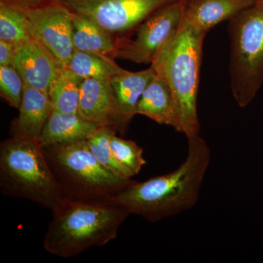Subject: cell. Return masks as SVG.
Masks as SVG:
<instances>
[{"instance_id":"obj_14","label":"cell","mask_w":263,"mask_h":263,"mask_svg":"<svg viewBox=\"0 0 263 263\" xmlns=\"http://www.w3.org/2000/svg\"><path fill=\"white\" fill-rule=\"evenodd\" d=\"M257 0H186L183 22L209 32L221 22L231 20Z\"/></svg>"},{"instance_id":"obj_5","label":"cell","mask_w":263,"mask_h":263,"mask_svg":"<svg viewBox=\"0 0 263 263\" xmlns=\"http://www.w3.org/2000/svg\"><path fill=\"white\" fill-rule=\"evenodd\" d=\"M43 148L65 198L110 201L133 181L105 169L86 141Z\"/></svg>"},{"instance_id":"obj_25","label":"cell","mask_w":263,"mask_h":263,"mask_svg":"<svg viewBox=\"0 0 263 263\" xmlns=\"http://www.w3.org/2000/svg\"><path fill=\"white\" fill-rule=\"evenodd\" d=\"M10 5L18 8L22 10H27L32 9V8H37L43 4L51 2L52 0H0Z\"/></svg>"},{"instance_id":"obj_23","label":"cell","mask_w":263,"mask_h":263,"mask_svg":"<svg viewBox=\"0 0 263 263\" xmlns=\"http://www.w3.org/2000/svg\"><path fill=\"white\" fill-rule=\"evenodd\" d=\"M24 82L14 66H0V95L12 108L18 109Z\"/></svg>"},{"instance_id":"obj_20","label":"cell","mask_w":263,"mask_h":263,"mask_svg":"<svg viewBox=\"0 0 263 263\" xmlns=\"http://www.w3.org/2000/svg\"><path fill=\"white\" fill-rule=\"evenodd\" d=\"M31 40L24 10L0 1V41L17 48Z\"/></svg>"},{"instance_id":"obj_18","label":"cell","mask_w":263,"mask_h":263,"mask_svg":"<svg viewBox=\"0 0 263 263\" xmlns=\"http://www.w3.org/2000/svg\"><path fill=\"white\" fill-rule=\"evenodd\" d=\"M66 67L81 79L101 80H110L124 70L111 57L76 49Z\"/></svg>"},{"instance_id":"obj_17","label":"cell","mask_w":263,"mask_h":263,"mask_svg":"<svg viewBox=\"0 0 263 263\" xmlns=\"http://www.w3.org/2000/svg\"><path fill=\"white\" fill-rule=\"evenodd\" d=\"M72 43L79 51L89 52L114 59L117 40L94 21L72 13Z\"/></svg>"},{"instance_id":"obj_8","label":"cell","mask_w":263,"mask_h":263,"mask_svg":"<svg viewBox=\"0 0 263 263\" xmlns=\"http://www.w3.org/2000/svg\"><path fill=\"white\" fill-rule=\"evenodd\" d=\"M186 0L166 5L137 28L136 37L117 41L114 59L152 65L172 41L183 23Z\"/></svg>"},{"instance_id":"obj_3","label":"cell","mask_w":263,"mask_h":263,"mask_svg":"<svg viewBox=\"0 0 263 263\" xmlns=\"http://www.w3.org/2000/svg\"><path fill=\"white\" fill-rule=\"evenodd\" d=\"M0 190L51 211L65 198L39 142L17 137L0 144Z\"/></svg>"},{"instance_id":"obj_16","label":"cell","mask_w":263,"mask_h":263,"mask_svg":"<svg viewBox=\"0 0 263 263\" xmlns=\"http://www.w3.org/2000/svg\"><path fill=\"white\" fill-rule=\"evenodd\" d=\"M99 127L79 113H62L53 110L45 125L39 143L45 148L86 141Z\"/></svg>"},{"instance_id":"obj_22","label":"cell","mask_w":263,"mask_h":263,"mask_svg":"<svg viewBox=\"0 0 263 263\" xmlns=\"http://www.w3.org/2000/svg\"><path fill=\"white\" fill-rule=\"evenodd\" d=\"M115 132L110 135V146L119 163L122 164L131 176L139 174L146 164L143 157V149L136 142L123 139L117 136Z\"/></svg>"},{"instance_id":"obj_9","label":"cell","mask_w":263,"mask_h":263,"mask_svg":"<svg viewBox=\"0 0 263 263\" xmlns=\"http://www.w3.org/2000/svg\"><path fill=\"white\" fill-rule=\"evenodd\" d=\"M24 12L31 37L67 67L75 51L72 43V12L59 0H52Z\"/></svg>"},{"instance_id":"obj_2","label":"cell","mask_w":263,"mask_h":263,"mask_svg":"<svg viewBox=\"0 0 263 263\" xmlns=\"http://www.w3.org/2000/svg\"><path fill=\"white\" fill-rule=\"evenodd\" d=\"M52 212L43 248L62 258L108 245L117 238L122 223L130 215L111 202L68 198L64 199Z\"/></svg>"},{"instance_id":"obj_1","label":"cell","mask_w":263,"mask_h":263,"mask_svg":"<svg viewBox=\"0 0 263 263\" xmlns=\"http://www.w3.org/2000/svg\"><path fill=\"white\" fill-rule=\"evenodd\" d=\"M186 159L177 169L143 182L132 181L110 201L150 222L193 209L211 162V150L199 136L187 138Z\"/></svg>"},{"instance_id":"obj_11","label":"cell","mask_w":263,"mask_h":263,"mask_svg":"<svg viewBox=\"0 0 263 263\" xmlns=\"http://www.w3.org/2000/svg\"><path fill=\"white\" fill-rule=\"evenodd\" d=\"M155 70L152 65L146 70L132 72L123 70L110 80L115 103L116 132L124 135L135 116L137 106L142 94L152 77Z\"/></svg>"},{"instance_id":"obj_19","label":"cell","mask_w":263,"mask_h":263,"mask_svg":"<svg viewBox=\"0 0 263 263\" xmlns=\"http://www.w3.org/2000/svg\"><path fill=\"white\" fill-rule=\"evenodd\" d=\"M83 80L67 67H64L48 89V95L53 110L62 113H78Z\"/></svg>"},{"instance_id":"obj_24","label":"cell","mask_w":263,"mask_h":263,"mask_svg":"<svg viewBox=\"0 0 263 263\" xmlns=\"http://www.w3.org/2000/svg\"><path fill=\"white\" fill-rule=\"evenodd\" d=\"M15 51L13 45L0 41V66H13Z\"/></svg>"},{"instance_id":"obj_7","label":"cell","mask_w":263,"mask_h":263,"mask_svg":"<svg viewBox=\"0 0 263 263\" xmlns=\"http://www.w3.org/2000/svg\"><path fill=\"white\" fill-rule=\"evenodd\" d=\"M74 13L91 19L118 41L130 38L157 10L179 0H59Z\"/></svg>"},{"instance_id":"obj_15","label":"cell","mask_w":263,"mask_h":263,"mask_svg":"<svg viewBox=\"0 0 263 263\" xmlns=\"http://www.w3.org/2000/svg\"><path fill=\"white\" fill-rule=\"evenodd\" d=\"M78 113L99 127H110L116 132L115 103L110 80H83Z\"/></svg>"},{"instance_id":"obj_21","label":"cell","mask_w":263,"mask_h":263,"mask_svg":"<svg viewBox=\"0 0 263 263\" xmlns=\"http://www.w3.org/2000/svg\"><path fill=\"white\" fill-rule=\"evenodd\" d=\"M113 132L115 131L110 127H99L86 142L93 155L105 169L121 179L130 180L133 176L119 163L110 146V135Z\"/></svg>"},{"instance_id":"obj_13","label":"cell","mask_w":263,"mask_h":263,"mask_svg":"<svg viewBox=\"0 0 263 263\" xmlns=\"http://www.w3.org/2000/svg\"><path fill=\"white\" fill-rule=\"evenodd\" d=\"M18 117L10 127L11 137L39 142L53 108L48 93L24 84Z\"/></svg>"},{"instance_id":"obj_10","label":"cell","mask_w":263,"mask_h":263,"mask_svg":"<svg viewBox=\"0 0 263 263\" xmlns=\"http://www.w3.org/2000/svg\"><path fill=\"white\" fill-rule=\"evenodd\" d=\"M13 66L24 84L46 93L65 67L51 52L32 38L15 48Z\"/></svg>"},{"instance_id":"obj_4","label":"cell","mask_w":263,"mask_h":263,"mask_svg":"<svg viewBox=\"0 0 263 263\" xmlns=\"http://www.w3.org/2000/svg\"><path fill=\"white\" fill-rule=\"evenodd\" d=\"M206 34L183 22L172 41L151 65L168 81L179 110L181 133L186 138L200 133L197 95Z\"/></svg>"},{"instance_id":"obj_12","label":"cell","mask_w":263,"mask_h":263,"mask_svg":"<svg viewBox=\"0 0 263 263\" xmlns=\"http://www.w3.org/2000/svg\"><path fill=\"white\" fill-rule=\"evenodd\" d=\"M137 114L145 116L181 133V119L176 99L168 81L159 71L155 70V75L142 94L137 106Z\"/></svg>"},{"instance_id":"obj_6","label":"cell","mask_w":263,"mask_h":263,"mask_svg":"<svg viewBox=\"0 0 263 263\" xmlns=\"http://www.w3.org/2000/svg\"><path fill=\"white\" fill-rule=\"evenodd\" d=\"M230 87L240 108L248 106L263 84V0L229 21Z\"/></svg>"}]
</instances>
